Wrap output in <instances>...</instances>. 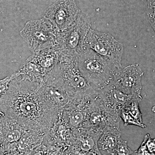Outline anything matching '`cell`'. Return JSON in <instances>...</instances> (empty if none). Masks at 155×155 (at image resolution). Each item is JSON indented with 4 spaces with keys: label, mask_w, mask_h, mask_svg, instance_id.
Wrapping results in <instances>:
<instances>
[{
    "label": "cell",
    "mask_w": 155,
    "mask_h": 155,
    "mask_svg": "<svg viewBox=\"0 0 155 155\" xmlns=\"http://www.w3.org/2000/svg\"><path fill=\"white\" fill-rule=\"evenodd\" d=\"M43 83L20 75L16 78L0 102V110L27 130L47 133L59 121L61 114L49 107L40 95Z\"/></svg>",
    "instance_id": "6da1fadb"
},
{
    "label": "cell",
    "mask_w": 155,
    "mask_h": 155,
    "mask_svg": "<svg viewBox=\"0 0 155 155\" xmlns=\"http://www.w3.org/2000/svg\"><path fill=\"white\" fill-rule=\"evenodd\" d=\"M43 81L46 85L64 90L71 98L97 92L81 74L76 60L70 62H59L45 76Z\"/></svg>",
    "instance_id": "7a4b0ae2"
},
{
    "label": "cell",
    "mask_w": 155,
    "mask_h": 155,
    "mask_svg": "<svg viewBox=\"0 0 155 155\" xmlns=\"http://www.w3.org/2000/svg\"><path fill=\"white\" fill-rule=\"evenodd\" d=\"M91 27L89 17L81 11L71 26L58 32L56 48L59 53V62L76 61L78 56L85 49L86 37Z\"/></svg>",
    "instance_id": "3957f363"
},
{
    "label": "cell",
    "mask_w": 155,
    "mask_h": 155,
    "mask_svg": "<svg viewBox=\"0 0 155 155\" xmlns=\"http://www.w3.org/2000/svg\"><path fill=\"white\" fill-rule=\"evenodd\" d=\"M76 62L82 75L97 91L112 84L114 74L119 70L87 48L78 56Z\"/></svg>",
    "instance_id": "277c9868"
},
{
    "label": "cell",
    "mask_w": 155,
    "mask_h": 155,
    "mask_svg": "<svg viewBox=\"0 0 155 155\" xmlns=\"http://www.w3.org/2000/svg\"><path fill=\"white\" fill-rule=\"evenodd\" d=\"M58 32L48 20L43 17L28 21L20 31V35L34 53L56 48Z\"/></svg>",
    "instance_id": "5b68a950"
},
{
    "label": "cell",
    "mask_w": 155,
    "mask_h": 155,
    "mask_svg": "<svg viewBox=\"0 0 155 155\" xmlns=\"http://www.w3.org/2000/svg\"><path fill=\"white\" fill-rule=\"evenodd\" d=\"M85 48L94 51L117 70L122 68L123 44L110 34L99 32L91 28L87 36Z\"/></svg>",
    "instance_id": "8992f818"
},
{
    "label": "cell",
    "mask_w": 155,
    "mask_h": 155,
    "mask_svg": "<svg viewBox=\"0 0 155 155\" xmlns=\"http://www.w3.org/2000/svg\"><path fill=\"white\" fill-rule=\"evenodd\" d=\"M59 62L58 50L56 48L33 53L27 58L19 70L22 79L31 81H43V78Z\"/></svg>",
    "instance_id": "52a82bcc"
},
{
    "label": "cell",
    "mask_w": 155,
    "mask_h": 155,
    "mask_svg": "<svg viewBox=\"0 0 155 155\" xmlns=\"http://www.w3.org/2000/svg\"><path fill=\"white\" fill-rule=\"evenodd\" d=\"M121 119L120 116L114 114L105 107L97 92L90 100L86 119L81 127L103 133L109 127H120Z\"/></svg>",
    "instance_id": "ba28073f"
},
{
    "label": "cell",
    "mask_w": 155,
    "mask_h": 155,
    "mask_svg": "<svg viewBox=\"0 0 155 155\" xmlns=\"http://www.w3.org/2000/svg\"><path fill=\"white\" fill-rule=\"evenodd\" d=\"M81 11L76 0H57L47 9L43 17L48 20L58 32H61L75 22Z\"/></svg>",
    "instance_id": "9c48e42d"
},
{
    "label": "cell",
    "mask_w": 155,
    "mask_h": 155,
    "mask_svg": "<svg viewBox=\"0 0 155 155\" xmlns=\"http://www.w3.org/2000/svg\"><path fill=\"white\" fill-rule=\"evenodd\" d=\"M143 75L138 65H129L114 73L112 84L125 94L142 99L141 78Z\"/></svg>",
    "instance_id": "30bf717a"
},
{
    "label": "cell",
    "mask_w": 155,
    "mask_h": 155,
    "mask_svg": "<svg viewBox=\"0 0 155 155\" xmlns=\"http://www.w3.org/2000/svg\"><path fill=\"white\" fill-rule=\"evenodd\" d=\"M98 93L105 107L114 114L119 116L127 103L133 98L137 97L123 93L112 84L98 91Z\"/></svg>",
    "instance_id": "8fae6325"
},
{
    "label": "cell",
    "mask_w": 155,
    "mask_h": 155,
    "mask_svg": "<svg viewBox=\"0 0 155 155\" xmlns=\"http://www.w3.org/2000/svg\"><path fill=\"white\" fill-rule=\"evenodd\" d=\"M38 92L49 107L60 113L72 99L64 90L46 85L44 81L39 89Z\"/></svg>",
    "instance_id": "7c38bea8"
},
{
    "label": "cell",
    "mask_w": 155,
    "mask_h": 155,
    "mask_svg": "<svg viewBox=\"0 0 155 155\" xmlns=\"http://www.w3.org/2000/svg\"><path fill=\"white\" fill-rule=\"evenodd\" d=\"M120 127H109L104 130L98 141V147L102 155H111L121 137Z\"/></svg>",
    "instance_id": "4fadbf2b"
},
{
    "label": "cell",
    "mask_w": 155,
    "mask_h": 155,
    "mask_svg": "<svg viewBox=\"0 0 155 155\" xmlns=\"http://www.w3.org/2000/svg\"><path fill=\"white\" fill-rule=\"evenodd\" d=\"M142 99L134 97L130 100L123 110L130 114L133 118L140 123L142 122V114L139 108V103Z\"/></svg>",
    "instance_id": "5bb4252c"
},
{
    "label": "cell",
    "mask_w": 155,
    "mask_h": 155,
    "mask_svg": "<svg viewBox=\"0 0 155 155\" xmlns=\"http://www.w3.org/2000/svg\"><path fill=\"white\" fill-rule=\"evenodd\" d=\"M20 75V73L18 71L4 79L0 80V102L7 94L11 81Z\"/></svg>",
    "instance_id": "9a60e30c"
},
{
    "label": "cell",
    "mask_w": 155,
    "mask_h": 155,
    "mask_svg": "<svg viewBox=\"0 0 155 155\" xmlns=\"http://www.w3.org/2000/svg\"><path fill=\"white\" fill-rule=\"evenodd\" d=\"M133 152V151L128 147L127 142L121 138L111 155H131Z\"/></svg>",
    "instance_id": "2e32d148"
},
{
    "label": "cell",
    "mask_w": 155,
    "mask_h": 155,
    "mask_svg": "<svg viewBox=\"0 0 155 155\" xmlns=\"http://www.w3.org/2000/svg\"><path fill=\"white\" fill-rule=\"evenodd\" d=\"M120 116L121 119L123 120L124 123V125L125 126H127L128 125H134L142 127V128H144L147 127L146 125H145L143 123H140L137 121L130 114L124 110H122L121 111Z\"/></svg>",
    "instance_id": "e0dca14e"
},
{
    "label": "cell",
    "mask_w": 155,
    "mask_h": 155,
    "mask_svg": "<svg viewBox=\"0 0 155 155\" xmlns=\"http://www.w3.org/2000/svg\"><path fill=\"white\" fill-rule=\"evenodd\" d=\"M143 140L145 142L148 150L152 155H155V138H152L149 134L145 136Z\"/></svg>",
    "instance_id": "ac0fdd59"
},
{
    "label": "cell",
    "mask_w": 155,
    "mask_h": 155,
    "mask_svg": "<svg viewBox=\"0 0 155 155\" xmlns=\"http://www.w3.org/2000/svg\"><path fill=\"white\" fill-rule=\"evenodd\" d=\"M132 155H152L147 148L145 142L143 140L140 147L135 151H133Z\"/></svg>",
    "instance_id": "d6986e66"
},
{
    "label": "cell",
    "mask_w": 155,
    "mask_h": 155,
    "mask_svg": "<svg viewBox=\"0 0 155 155\" xmlns=\"http://www.w3.org/2000/svg\"><path fill=\"white\" fill-rule=\"evenodd\" d=\"M147 14L149 21L155 32V9L153 10L148 9Z\"/></svg>",
    "instance_id": "ffe728a7"
},
{
    "label": "cell",
    "mask_w": 155,
    "mask_h": 155,
    "mask_svg": "<svg viewBox=\"0 0 155 155\" xmlns=\"http://www.w3.org/2000/svg\"><path fill=\"white\" fill-rule=\"evenodd\" d=\"M148 9L153 10L155 9V0H147Z\"/></svg>",
    "instance_id": "44dd1931"
},
{
    "label": "cell",
    "mask_w": 155,
    "mask_h": 155,
    "mask_svg": "<svg viewBox=\"0 0 155 155\" xmlns=\"http://www.w3.org/2000/svg\"><path fill=\"white\" fill-rule=\"evenodd\" d=\"M33 155H44L43 154V153L41 152H36Z\"/></svg>",
    "instance_id": "7402d4cb"
},
{
    "label": "cell",
    "mask_w": 155,
    "mask_h": 155,
    "mask_svg": "<svg viewBox=\"0 0 155 155\" xmlns=\"http://www.w3.org/2000/svg\"><path fill=\"white\" fill-rule=\"evenodd\" d=\"M152 112H153L154 113H155V106H153L152 108Z\"/></svg>",
    "instance_id": "603a6c76"
},
{
    "label": "cell",
    "mask_w": 155,
    "mask_h": 155,
    "mask_svg": "<svg viewBox=\"0 0 155 155\" xmlns=\"http://www.w3.org/2000/svg\"><path fill=\"white\" fill-rule=\"evenodd\" d=\"M0 155H4V154H3V153H2V152H1V151H0Z\"/></svg>",
    "instance_id": "cb8c5ba5"
}]
</instances>
